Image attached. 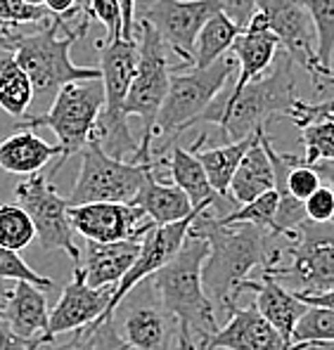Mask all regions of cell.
<instances>
[{
  "instance_id": "obj_49",
  "label": "cell",
  "mask_w": 334,
  "mask_h": 350,
  "mask_svg": "<svg viewBox=\"0 0 334 350\" xmlns=\"http://www.w3.org/2000/svg\"><path fill=\"white\" fill-rule=\"evenodd\" d=\"M10 289H12V286H8V280H3V277H0V312H3L5 303H8Z\"/></svg>"
},
{
  "instance_id": "obj_46",
  "label": "cell",
  "mask_w": 334,
  "mask_h": 350,
  "mask_svg": "<svg viewBox=\"0 0 334 350\" xmlns=\"http://www.w3.org/2000/svg\"><path fill=\"white\" fill-rule=\"evenodd\" d=\"M123 12V38H136V24H138V0H116Z\"/></svg>"
},
{
  "instance_id": "obj_3",
  "label": "cell",
  "mask_w": 334,
  "mask_h": 350,
  "mask_svg": "<svg viewBox=\"0 0 334 350\" xmlns=\"http://www.w3.org/2000/svg\"><path fill=\"white\" fill-rule=\"evenodd\" d=\"M294 59L280 48L268 71L249 81L242 90H230V83L216 95L197 123H214L225 140H240L266 128L273 118H290L296 95Z\"/></svg>"
},
{
  "instance_id": "obj_13",
  "label": "cell",
  "mask_w": 334,
  "mask_h": 350,
  "mask_svg": "<svg viewBox=\"0 0 334 350\" xmlns=\"http://www.w3.org/2000/svg\"><path fill=\"white\" fill-rule=\"evenodd\" d=\"M259 12L275 31L280 48L306 71L318 92L332 88V71L318 57V31L306 0H259Z\"/></svg>"
},
{
  "instance_id": "obj_38",
  "label": "cell",
  "mask_w": 334,
  "mask_h": 350,
  "mask_svg": "<svg viewBox=\"0 0 334 350\" xmlns=\"http://www.w3.org/2000/svg\"><path fill=\"white\" fill-rule=\"evenodd\" d=\"M86 12H88L90 19L100 22L107 29L105 40L123 38V12L116 0H90Z\"/></svg>"
},
{
  "instance_id": "obj_48",
  "label": "cell",
  "mask_w": 334,
  "mask_h": 350,
  "mask_svg": "<svg viewBox=\"0 0 334 350\" xmlns=\"http://www.w3.org/2000/svg\"><path fill=\"white\" fill-rule=\"evenodd\" d=\"M313 166L318 168V173H320L322 183L327 185V187L334 192V161H316Z\"/></svg>"
},
{
  "instance_id": "obj_35",
  "label": "cell",
  "mask_w": 334,
  "mask_h": 350,
  "mask_svg": "<svg viewBox=\"0 0 334 350\" xmlns=\"http://www.w3.org/2000/svg\"><path fill=\"white\" fill-rule=\"evenodd\" d=\"M53 17L45 5H31L27 0H0V27H36Z\"/></svg>"
},
{
  "instance_id": "obj_36",
  "label": "cell",
  "mask_w": 334,
  "mask_h": 350,
  "mask_svg": "<svg viewBox=\"0 0 334 350\" xmlns=\"http://www.w3.org/2000/svg\"><path fill=\"white\" fill-rule=\"evenodd\" d=\"M0 277L8 282H31V284L40 286L43 291H53V286H55V282L38 275V272L19 256V251L5 249V246H0Z\"/></svg>"
},
{
  "instance_id": "obj_18",
  "label": "cell",
  "mask_w": 334,
  "mask_h": 350,
  "mask_svg": "<svg viewBox=\"0 0 334 350\" xmlns=\"http://www.w3.org/2000/svg\"><path fill=\"white\" fill-rule=\"evenodd\" d=\"M230 320L199 343V350H292V343L259 312V308H228Z\"/></svg>"
},
{
  "instance_id": "obj_39",
  "label": "cell",
  "mask_w": 334,
  "mask_h": 350,
  "mask_svg": "<svg viewBox=\"0 0 334 350\" xmlns=\"http://www.w3.org/2000/svg\"><path fill=\"white\" fill-rule=\"evenodd\" d=\"M290 118L296 128H304L308 123H316V121L334 123V97L318 100V102H306V100H301V97H296Z\"/></svg>"
},
{
  "instance_id": "obj_47",
  "label": "cell",
  "mask_w": 334,
  "mask_h": 350,
  "mask_svg": "<svg viewBox=\"0 0 334 350\" xmlns=\"http://www.w3.org/2000/svg\"><path fill=\"white\" fill-rule=\"evenodd\" d=\"M306 306H316V308H330L334 310V286L325 291H316V293H296Z\"/></svg>"
},
{
  "instance_id": "obj_31",
  "label": "cell",
  "mask_w": 334,
  "mask_h": 350,
  "mask_svg": "<svg viewBox=\"0 0 334 350\" xmlns=\"http://www.w3.org/2000/svg\"><path fill=\"white\" fill-rule=\"evenodd\" d=\"M327 341H334V310L308 306V310L304 312V317H301L294 329L292 350L313 346V343H327Z\"/></svg>"
},
{
  "instance_id": "obj_23",
  "label": "cell",
  "mask_w": 334,
  "mask_h": 350,
  "mask_svg": "<svg viewBox=\"0 0 334 350\" xmlns=\"http://www.w3.org/2000/svg\"><path fill=\"white\" fill-rule=\"evenodd\" d=\"M45 293L48 291L31 284V282H14V286L10 289L8 303L0 312L10 327L29 341L43 338L45 332H48L50 308Z\"/></svg>"
},
{
  "instance_id": "obj_22",
  "label": "cell",
  "mask_w": 334,
  "mask_h": 350,
  "mask_svg": "<svg viewBox=\"0 0 334 350\" xmlns=\"http://www.w3.org/2000/svg\"><path fill=\"white\" fill-rule=\"evenodd\" d=\"M242 291H254V306L259 308V312L292 343L296 324H299L304 312L308 310L306 303L294 291H290L273 275H268L264 270H261L259 280H251L249 277L242 284Z\"/></svg>"
},
{
  "instance_id": "obj_9",
  "label": "cell",
  "mask_w": 334,
  "mask_h": 350,
  "mask_svg": "<svg viewBox=\"0 0 334 350\" xmlns=\"http://www.w3.org/2000/svg\"><path fill=\"white\" fill-rule=\"evenodd\" d=\"M287 262L264 267L294 293H316L334 286V220L316 223L306 218L285 246Z\"/></svg>"
},
{
  "instance_id": "obj_44",
  "label": "cell",
  "mask_w": 334,
  "mask_h": 350,
  "mask_svg": "<svg viewBox=\"0 0 334 350\" xmlns=\"http://www.w3.org/2000/svg\"><path fill=\"white\" fill-rule=\"evenodd\" d=\"M0 350H36V338L29 341V338L19 336L8 324V320L0 315Z\"/></svg>"
},
{
  "instance_id": "obj_8",
  "label": "cell",
  "mask_w": 334,
  "mask_h": 350,
  "mask_svg": "<svg viewBox=\"0 0 334 350\" xmlns=\"http://www.w3.org/2000/svg\"><path fill=\"white\" fill-rule=\"evenodd\" d=\"M136 38H138V66L133 76L131 90L123 102V114L138 116L142 121V135L140 147L131 161H152V142H154V123H157L159 109L164 105V97L168 92L171 83V62L166 57V43L162 36L154 31L150 22L138 19L136 24Z\"/></svg>"
},
{
  "instance_id": "obj_21",
  "label": "cell",
  "mask_w": 334,
  "mask_h": 350,
  "mask_svg": "<svg viewBox=\"0 0 334 350\" xmlns=\"http://www.w3.org/2000/svg\"><path fill=\"white\" fill-rule=\"evenodd\" d=\"M142 239L90 241L81 251V270L90 286H116L140 254Z\"/></svg>"
},
{
  "instance_id": "obj_5",
  "label": "cell",
  "mask_w": 334,
  "mask_h": 350,
  "mask_svg": "<svg viewBox=\"0 0 334 350\" xmlns=\"http://www.w3.org/2000/svg\"><path fill=\"white\" fill-rule=\"evenodd\" d=\"M237 74V62L233 55L220 57L207 69L190 66L188 71H173L168 92L164 97V105L159 109L157 123H154V154H164V149L173 145L178 135L197 123L209 105L216 100L220 90L230 83Z\"/></svg>"
},
{
  "instance_id": "obj_32",
  "label": "cell",
  "mask_w": 334,
  "mask_h": 350,
  "mask_svg": "<svg viewBox=\"0 0 334 350\" xmlns=\"http://www.w3.org/2000/svg\"><path fill=\"white\" fill-rule=\"evenodd\" d=\"M277 204H280L277 189H268V192L259 194V197L251 199V202L235 206L230 213L218 215V218H220V223H251V225H259V228L273 230Z\"/></svg>"
},
{
  "instance_id": "obj_25",
  "label": "cell",
  "mask_w": 334,
  "mask_h": 350,
  "mask_svg": "<svg viewBox=\"0 0 334 350\" xmlns=\"http://www.w3.org/2000/svg\"><path fill=\"white\" fill-rule=\"evenodd\" d=\"M131 204L140 206L154 225L176 223V220L188 218L194 208H199V206H192L188 192H185L183 187H178L176 183L173 185L162 183V180L157 178V171H152L147 175L145 183L138 189L136 199H133Z\"/></svg>"
},
{
  "instance_id": "obj_55",
  "label": "cell",
  "mask_w": 334,
  "mask_h": 350,
  "mask_svg": "<svg viewBox=\"0 0 334 350\" xmlns=\"http://www.w3.org/2000/svg\"><path fill=\"white\" fill-rule=\"evenodd\" d=\"M214 350H225V348H214Z\"/></svg>"
},
{
  "instance_id": "obj_37",
  "label": "cell",
  "mask_w": 334,
  "mask_h": 350,
  "mask_svg": "<svg viewBox=\"0 0 334 350\" xmlns=\"http://www.w3.org/2000/svg\"><path fill=\"white\" fill-rule=\"evenodd\" d=\"M320 185H322V178H320V173H318V168L301 159L296 166H292L290 175H287V183H285V194H280V197H296V199H301V202H306Z\"/></svg>"
},
{
  "instance_id": "obj_28",
  "label": "cell",
  "mask_w": 334,
  "mask_h": 350,
  "mask_svg": "<svg viewBox=\"0 0 334 350\" xmlns=\"http://www.w3.org/2000/svg\"><path fill=\"white\" fill-rule=\"evenodd\" d=\"M266 128H259V131L249 133L246 137H240V140H230L220 147H214V149H197V159L202 161L204 171L209 175V183L220 197H230L228 189H230V183H233V175L237 171L240 161L246 154V149L254 145L256 140L261 137Z\"/></svg>"
},
{
  "instance_id": "obj_12",
  "label": "cell",
  "mask_w": 334,
  "mask_h": 350,
  "mask_svg": "<svg viewBox=\"0 0 334 350\" xmlns=\"http://www.w3.org/2000/svg\"><path fill=\"white\" fill-rule=\"evenodd\" d=\"M116 329L138 350H178V322L164 308L152 280L145 277L112 312Z\"/></svg>"
},
{
  "instance_id": "obj_16",
  "label": "cell",
  "mask_w": 334,
  "mask_h": 350,
  "mask_svg": "<svg viewBox=\"0 0 334 350\" xmlns=\"http://www.w3.org/2000/svg\"><path fill=\"white\" fill-rule=\"evenodd\" d=\"M204 208H209V206H199V208H194L188 218L176 220V223L154 225L150 232L142 237L140 254H138L136 262L131 265V270H128L126 275H123V280L116 284L114 296H112V303H110V310L105 312V317H112V312H114V308L119 306V301L138 284V282H142L145 277L154 275L159 267L166 265V262L183 249V244L188 241V234H190V225L194 223V218H197ZM105 317H102V320H105Z\"/></svg>"
},
{
  "instance_id": "obj_14",
  "label": "cell",
  "mask_w": 334,
  "mask_h": 350,
  "mask_svg": "<svg viewBox=\"0 0 334 350\" xmlns=\"http://www.w3.org/2000/svg\"><path fill=\"white\" fill-rule=\"evenodd\" d=\"M220 10L218 0H138V19L150 22L185 66H192L199 31Z\"/></svg>"
},
{
  "instance_id": "obj_26",
  "label": "cell",
  "mask_w": 334,
  "mask_h": 350,
  "mask_svg": "<svg viewBox=\"0 0 334 350\" xmlns=\"http://www.w3.org/2000/svg\"><path fill=\"white\" fill-rule=\"evenodd\" d=\"M264 135L266 131L261 133V137L254 142L246 154L240 161L237 171L233 175V183H230V199L235 204H246L251 199H256L259 194L268 192V189H275V173H273V163H270V157L264 147Z\"/></svg>"
},
{
  "instance_id": "obj_29",
  "label": "cell",
  "mask_w": 334,
  "mask_h": 350,
  "mask_svg": "<svg viewBox=\"0 0 334 350\" xmlns=\"http://www.w3.org/2000/svg\"><path fill=\"white\" fill-rule=\"evenodd\" d=\"M240 31H242V27H240L225 10L216 12L214 17L202 27V31H199L197 43H194L192 66L207 69V66H211L214 62H218L230 48H233Z\"/></svg>"
},
{
  "instance_id": "obj_56",
  "label": "cell",
  "mask_w": 334,
  "mask_h": 350,
  "mask_svg": "<svg viewBox=\"0 0 334 350\" xmlns=\"http://www.w3.org/2000/svg\"><path fill=\"white\" fill-rule=\"evenodd\" d=\"M318 348H320V346H318ZM322 350H325V348H322Z\"/></svg>"
},
{
  "instance_id": "obj_6",
  "label": "cell",
  "mask_w": 334,
  "mask_h": 350,
  "mask_svg": "<svg viewBox=\"0 0 334 350\" xmlns=\"http://www.w3.org/2000/svg\"><path fill=\"white\" fill-rule=\"evenodd\" d=\"M100 50V79L105 85V107L95 123L92 137L110 157H136L140 140L131 133L128 116L123 114V102L131 90L138 66V38L97 40Z\"/></svg>"
},
{
  "instance_id": "obj_54",
  "label": "cell",
  "mask_w": 334,
  "mask_h": 350,
  "mask_svg": "<svg viewBox=\"0 0 334 350\" xmlns=\"http://www.w3.org/2000/svg\"><path fill=\"white\" fill-rule=\"evenodd\" d=\"M81 3H84V8L88 10V3H90V0H81Z\"/></svg>"
},
{
  "instance_id": "obj_10",
  "label": "cell",
  "mask_w": 334,
  "mask_h": 350,
  "mask_svg": "<svg viewBox=\"0 0 334 350\" xmlns=\"http://www.w3.org/2000/svg\"><path fill=\"white\" fill-rule=\"evenodd\" d=\"M152 171H157V163H138L110 157L100 142L90 137L86 147L81 149V171L69 194V206L92 202L131 204Z\"/></svg>"
},
{
  "instance_id": "obj_33",
  "label": "cell",
  "mask_w": 334,
  "mask_h": 350,
  "mask_svg": "<svg viewBox=\"0 0 334 350\" xmlns=\"http://www.w3.org/2000/svg\"><path fill=\"white\" fill-rule=\"evenodd\" d=\"M301 142H304V161H334V123L316 121L299 128Z\"/></svg>"
},
{
  "instance_id": "obj_52",
  "label": "cell",
  "mask_w": 334,
  "mask_h": 350,
  "mask_svg": "<svg viewBox=\"0 0 334 350\" xmlns=\"http://www.w3.org/2000/svg\"><path fill=\"white\" fill-rule=\"evenodd\" d=\"M27 3H31V5H43L45 0H27Z\"/></svg>"
},
{
  "instance_id": "obj_7",
  "label": "cell",
  "mask_w": 334,
  "mask_h": 350,
  "mask_svg": "<svg viewBox=\"0 0 334 350\" xmlns=\"http://www.w3.org/2000/svg\"><path fill=\"white\" fill-rule=\"evenodd\" d=\"M105 107V85L102 79L71 81L62 85L55 100L50 102V109L45 114L22 116L17 118L14 128H50L57 135L62 154L50 166L48 178L53 180L60 168L69 161L74 154H81L86 142L92 137L95 123Z\"/></svg>"
},
{
  "instance_id": "obj_1",
  "label": "cell",
  "mask_w": 334,
  "mask_h": 350,
  "mask_svg": "<svg viewBox=\"0 0 334 350\" xmlns=\"http://www.w3.org/2000/svg\"><path fill=\"white\" fill-rule=\"evenodd\" d=\"M190 234L209 241V256L202 267L204 289L214 303L228 310L254 270L280 262L285 246L277 244L273 230L251 223H220L214 206L204 208L190 225Z\"/></svg>"
},
{
  "instance_id": "obj_30",
  "label": "cell",
  "mask_w": 334,
  "mask_h": 350,
  "mask_svg": "<svg viewBox=\"0 0 334 350\" xmlns=\"http://www.w3.org/2000/svg\"><path fill=\"white\" fill-rule=\"evenodd\" d=\"M36 241V225L17 202L0 204V246L12 251L27 249Z\"/></svg>"
},
{
  "instance_id": "obj_50",
  "label": "cell",
  "mask_w": 334,
  "mask_h": 350,
  "mask_svg": "<svg viewBox=\"0 0 334 350\" xmlns=\"http://www.w3.org/2000/svg\"><path fill=\"white\" fill-rule=\"evenodd\" d=\"M313 346H320V348H325V350H334V341H327V343H313ZM308 348V346H306ZM301 350V348H299Z\"/></svg>"
},
{
  "instance_id": "obj_15",
  "label": "cell",
  "mask_w": 334,
  "mask_h": 350,
  "mask_svg": "<svg viewBox=\"0 0 334 350\" xmlns=\"http://www.w3.org/2000/svg\"><path fill=\"white\" fill-rule=\"evenodd\" d=\"M69 220L76 234L90 241L142 239L154 223L136 204L126 202H92L69 206Z\"/></svg>"
},
{
  "instance_id": "obj_43",
  "label": "cell",
  "mask_w": 334,
  "mask_h": 350,
  "mask_svg": "<svg viewBox=\"0 0 334 350\" xmlns=\"http://www.w3.org/2000/svg\"><path fill=\"white\" fill-rule=\"evenodd\" d=\"M218 3L223 5L225 12H228L242 29L249 24V19L254 17L256 10H259V0H218Z\"/></svg>"
},
{
  "instance_id": "obj_40",
  "label": "cell",
  "mask_w": 334,
  "mask_h": 350,
  "mask_svg": "<svg viewBox=\"0 0 334 350\" xmlns=\"http://www.w3.org/2000/svg\"><path fill=\"white\" fill-rule=\"evenodd\" d=\"M92 332H95V322L88 324V327L74 329V332L57 334L48 341L36 338V350H95Z\"/></svg>"
},
{
  "instance_id": "obj_34",
  "label": "cell",
  "mask_w": 334,
  "mask_h": 350,
  "mask_svg": "<svg viewBox=\"0 0 334 350\" xmlns=\"http://www.w3.org/2000/svg\"><path fill=\"white\" fill-rule=\"evenodd\" d=\"M306 5L318 31V57L330 69L334 53V0H306Z\"/></svg>"
},
{
  "instance_id": "obj_51",
  "label": "cell",
  "mask_w": 334,
  "mask_h": 350,
  "mask_svg": "<svg viewBox=\"0 0 334 350\" xmlns=\"http://www.w3.org/2000/svg\"><path fill=\"white\" fill-rule=\"evenodd\" d=\"M330 69H332V88H334V53H332V62H330Z\"/></svg>"
},
{
  "instance_id": "obj_27",
  "label": "cell",
  "mask_w": 334,
  "mask_h": 350,
  "mask_svg": "<svg viewBox=\"0 0 334 350\" xmlns=\"http://www.w3.org/2000/svg\"><path fill=\"white\" fill-rule=\"evenodd\" d=\"M31 102H34V85L29 74L17 62L14 50L8 48L0 38V109H5V114L17 121L29 114Z\"/></svg>"
},
{
  "instance_id": "obj_24",
  "label": "cell",
  "mask_w": 334,
  "mask_h": 350,
  "mask_svg": "<svg viewBox=\"0 0 334 350\" xmlns=\"http://www.w3.org/2000/svg\"><path fill=\"white\" fill-rule=\"evenodd\" d=\"M62 147L50 145L34 133V128H17L0 142V168L12 175H34L43 171L53 159H60Z\"/></svg>"
},
{
  "instance_id": "obj_2",
  "label": "cell",
  "mask_w": 334,
  "mask_h": 350,
  "mask_svg": "<svg viewBox=\"0 0 334 350\" xmlns=\"http://www.w3.org/2000/svg\"><path fill=\"white\" fill-rule=\"evenodd\" d=\"M88 14L76 19L53 17L36 27H0V38L14 50L17 62L29 74L34 100L53 102L62 85L71 81L100 79V66H79L71 62V45L88 33Z\"/></svg>"
},
{
  "instance_id": "obj_11",
  "label": "cell",
  "mask_w": 334,
  "mask_h": 350,
  "mask_svg": "<svg viewBox=\"0 0 334 350\" xmlns=\"http://www.w3.org/2000/svg\"><path fill=\"white\" fill-rule=\"evenodd\" d=\"M14 202L31 215L36 225V241L43 254L62 251L74 265L81 262V249L76 246L74 228L69 220V199H64L53 187L48 173L27 175L24 183L14 187Z\"/></svg>"
},
{
  "instance_id": "obj_41",
  "label": "cell",
  "mask_w": 334,
  "mask_h": 350,
  "mask_svg": "<svg viewBox=\"0 0 334 350\" xmlns=\"http://www.w3.org/2000/svg\"><path fill=\"white\" fill-rule=\"evenodd\" d=\"M92 343H95V350H138L131 341H126V338L121 336L112 317H105V320L95 322Z\"/></svg>"
},
{
  "instance_id": "obj_53",
  "label": "cell",
  "mask_w": 334,
  "mask_h": 350,
  "mask_svg": "<svg viewBox=\"0 0 334 350\" xmlns=\"http://www.w3.org/2000/svg\"><path fill=\"white\" fill-rule=\"evenodd\" d=\"M301 350H322V348H318V346H308V348H301Z\"/></svg>"
},
{
  "instance_id": "obj_42",
  "label": "cell",
  "mask_w": 334,
  "mask_h": 350,
  "mask_svg": "<svg viewBox=\"0 0 334 350\" xmlns=\"http://www.w3.org/2000/svg\"><path fill=\"white\" fill-rule=\"evenodd\" d=\"M304 206L306 215L311 220H316V223H330V220H334V192L325 183L306 199Z\"/></svg>"
},
{
  "instance_id": "obj_17",
  "label": "cell",
  "mask_w": 334,
  "mask_h": 350,
  "mask_svg": "<svg viewBox=\"0 0 334 350\" xmlns=\"http://www.w3.org/2000/svg\"><path fill=\"white\" fill-rule=\"evenodd\" d=\"M114 289L116 286H90L86 282L81 265H74V277L62 289L57 306L50 310L48 332L40 341H48L57 334L74 332V329L88 327V324L102 320L105 312L110 310Z\"/></svg>"
},
{
  "instance_id": "obj_4",
  "label": "cell",
  "mask_w": 334,
  "mask_h": 350,
  "mask_svg": "<svg viewBox=\"0 0 334 350\" xmlns=\"http://www.w3.org/2000/svg\"><path fill=\"white\" fill-rule=\"evenodd\" d=\"M207 256L209 241L188 234L183 249L150 275L164 308L178 322V350H199V343L218 329L216 303L209 298L202 280Z\"/></svg>"
},
{
  "instance_id": "obj_45",
  "label": "cell",
  "mask_w": 334,
  "mask_h": 350,
  "mask_svg": "<svg viewBox=\"0 0 334 350\" xmlns=\"http://www.w3.org/2000/svg\"><path fill=\"white\" fill-rule=\"evenodd\" d=\"M43 5L53 14H57V17H66V19H76V17L88 14L81 0H45Z\"/></svg>"
},
{
  "instance_id": "obj_20",
  "label": "cell",
  "mask_w": 334,
  "mask_h": 350,
  "mask_svg": "<svg viewBox=\"0 0 334 350\" xmlns=\"http://www.w3.org/2000/svg\"><path fill=\"white\" fill-rule=\"evenodd\" d=\"M204 142H207V135L197 137L190 149H185L181 145H171V157L168 159L162 157L154 163H157V168L162 166L168 168L173 183L188 192L192 206H216V211H220V215H225L237 204L230 197H220L211 187V183H209V175L204 171L202 161L197 159V149H202Z\"/></svg>"
},
{
  "instance_id": "obj_19",
  "label": "cell",
  "mask_w": 334,
  "mask_h": 350,
  "mask_svg": "<svg viewBox=\"0 0 334 350\" xmlns=\"http://www.w3.org/2000/svg\"><path fill=\"white\" fill-rule=\"evenodd\" d=\"M277 53H280V40H277L275 31L268 27L264 14L256 10V14L240 31L230 48V55L237 62V74L230 83V90H242L249 81L264 76L273 66Z\"/></svg>"
}]
</instances>
